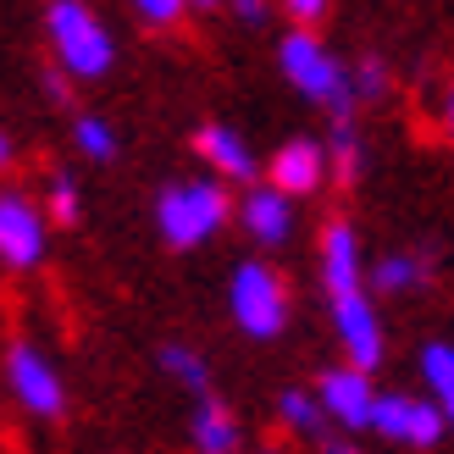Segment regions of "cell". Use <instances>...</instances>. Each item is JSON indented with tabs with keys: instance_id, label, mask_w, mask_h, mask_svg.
<instances>
[{
	"instance_id": "obj_22",
	"label": "cell",
	"mask_w": 454,
	"mask_h": 454,
	"mask_svg": "<svg viewBox=\"0 0 454 454\" xmlns=\"http://www.w3.org/2000/svg\"><path fill=\"white\" fill-rule=\"evenodd\" d=\"M133 12L145 17V28H172V22H184L189 0H133Z\"/></svg>"
},
{
	"instance_id": "obj_9",
	"label": "cell",
	"mask_w": 454,
	"mask_h": 454,
	"mask_svg": "<svg viewBox=\"0 0 454 454\" xmlns=\"http://www.w3.org/2000/svg\"><path fill=\"white\" fill-rule=\"evenodd\" d=\"M316 399L327 404L333 427H344V433H372V411H377V382L366 366H327L316 377Z\"/></svg>"
},
{
	"instance_id": "obj_4",
	"label": "cell",
	"mask_w": 454,
	"mask_h": 454,
	"mask_svg": "<svg viewBox=\"0 0 454 454\" xmlns=\"http://www.w3.org/2000/svg\"><path fill=\"white\" fill-rule=\"evenodd\" d=\"M227 216H233V194L222 177H172L155 194V233L167 239V249H200L211 244Z\"/></svg>"
},
{
	"instance_id": "obj_30",
	"label": "cell",
	"mask_w": 454,
	"mask_h": 454,
	"mask_svg": "<svg viewBox=\"0 0 454 454\" xmlns=\"http://www.w3.org/2000/svg\"><path fill=\"white\" fill-rule=\"evenodd\" d=\"M443 416H449V427H454V399H449V404H443Z\"/></svg>"
},
{
	"instance_id": "obj_21",
	"label": "cell",
	"mask_w": 454,
	"mask_h": 454,
	"mask_svg": "<svg viewBox=\"0 0 454 454\" xmlns=\"http://www.w3.org/2000/svg\"><path fill=\"white\" fill-rule=\"evenodd\" d=\"M355 95L360 100H382V95H388V61H382V56H360L355 61Z\"/></svg>"
},
{
	"instance_id": "obj_20",
	"label": "cell",
	"mask_w": 454,
	"mask_h": 454,
	"mask_svg": "<svg viewBox=\"0 0 454 454\" xmlns=\"http://www.w3.org/2000/svg\"><path fill=\"white\" fill-rule=\"evenodd\" d=\"M44 211H51V222H56V227H78V222H83V194H78V177L56 172V177H51V189H44Z\"/></svg>"
},
{
	"instance_id": "obj_10",
	"label": "cell",
	"mask_w": 454,
	"mask_h": 454,
	"mask_svg": "<svg viewBox=\"0 0 454 454\" xmlns=\"http://www.w3.org/2000/svg\"><path fill=\"white\" fill-rule=\"evenodd\" d=\"M333 177V161H327V139H310V133H300V139H283L278 150H271L266 161V184H278L283 194H316Z\"/></svg>"
},
{
	"instance_id": "obj_19",
	"label": "cell",
	"mask_w": 454,
	"mask_h": 454,
	"mask_svg": "<svg viewBox=\"0 0 454 454\" xmlns=\"http://www.w3.org/2000/svg\"><path fill=\"white\" fill-rule=\"evenodd\" d=\"M416 366H421L427 394H433L438 404H449V399H454V344H443V338H433V344H421Z\"/></svg>"
},
{
	"instance_id": "obj_18",
	"label": "cell",
	"mask_w": 454,
	"mask_h": 454,
	"mask_svg": "<svg viewBox=\"0 0 454 454\" xmlns=\"http://www.w3.org/2000/svg\"><path fill=\"white\" fill-rule=\"evenodd\" d=\"M421 255H404V249H394V255H382L377 266H366V278H372V294H411L416 283H421Z\"/></svg>"
},
{
	"instance_id": "obj_12",
	"label": "cell",
	"mask_w": 454,
	"mask_h": 454,
	"mask_svg": "<svg viewBox=\"0 0 454 454\" xmlns=\"http://www.w3.org/2000/svg\"><path fill=\"white\" fill-rule=\"evenodd\" d=\"M239 227L255 244L278 249L294 233V194H283L278 184H249L244 200H239Z\"/></svg>"
},
{
	"instance_id": "obj_13",
	"label": "cell",
	"mask_w": 454,
	"mask_h": 454,
	"mask_svg": "<svg viewBox=\"0 0 454 454\" xmlns=\"http://www.w3.org/2000/svg\"><path fill=\"white\" fill-rule=\"evenodd\" d=\"M189 443H194V454H239L244 449V427L233 416V404H227L216 388L194 399V411H189Z\"/></svg>"
},
{
	"instance_id": "obj_2",
	"label": "cell",
	"mask_w": 454,
	"mask_h": 454,
	"mask_svg": "<svg viewBox=\"0 0 454 454\" xmlns=\"http://www.w3.org/2000/svg\"><path fill=\"white\" fill-rule=\"evenodd\" d=\"M278 73L300 89V95L310 106H322L327 111V122L333 117H360V95H355V67H344L333 51H327V39L316 34V28H288L278 39Z\"/></svg>"
},
{
	"instance_id": "obj_27",
	"label": "cell",
	"mask_w": 454,
	"mask_h": 454,
	"mask_svg": "<svg viewBox=\"0 0 454 454\" xmlns=\"http://www.w3.org/2000/svg\"><path fill=\"white\" fill-rule=\"evenodd\" d=\"M12 161H17V139L0 128V172H12Z\"/></svg>"
},
{
	"instance_id": "obj_3",
	"label": "cell",
	"mask_w": 454,
	"mask_h": 454,
	"mask_svg": "<svg viewBox=\"0 0 454 454\" xmlns=\"http://www.w3.org/2000/svg\"><path fill=\"white\" fill-rule=\"evenodd\" d=\"M44 39H51V56L73 83H100L117 67V39H111L106 17L83 0H51L44 6Z\"/></svg>"
},
{
	"instance_id": "obj_29",
	"label": "cell",
	"mask_w": 454,
	"mask_h": 454,
	"mask_svg": "<svg viewBox=\"0 0 454 454\" xmlns=\"http://www.w3.org/2000/svg\"><path fill=\"white\" fill-rule=\"evenodd\" d=\"M194 12H216V6H227V0H189Z\"/></svg>"
},
{
	"instance_id": "obj_28",
	"label": "cell",
	"mask_w": 454,
	"mask_h": 454,
	"mask_svg": "<svg viewBox=\"0 0 454 454\" xmlns=\"http://www.w3.org/2000/svg\"><path fill=\"white\" fill-rule=\"evenodd\" d=\"M443 133H449V139H454V83L443 89Z\"/></svg>"
},
{
	"instance_id": "obj_31",
	"label": "cell",
	"mask_w": 454,
	"mask_h": 454,
	"mask_svg": "<svg viewBox=\"0 0 454 454\" xmlns=\"http://www.w3.org/2000/svg\"><path fill=\"white\" fill-rule=\"evenodd\" d=\"M261 454H288V449H261Z\"/></svg>"
},
{
	"instance_id": "obj_6",
	"label": "cell",
	"mask_w": 454,
	"mask_h": 454,
	"mask_svg": "<svg viewBox=\"0 0 454 454\" xmlns=\"http://www.w3.org/2000/svg\"><path fill=\"white\" fill-rule=\"evenodd\" d=\"M6 388L28 416L39 421H61L67 416V382L56 372V360L44 355L28 338H12L6 344Z\"/></svg>"
},
{
	"instance_id": "obj_8",
	"label": "cell",
	"mask_w": 454,
	"mask_h": 454,
	"mask_svg": "<svg viewBox=\"0 0 454 454\" xmlns=\"http://www.w3.org/2000/svg\"><path fill=\"white\" fill-rule=\"evenodd\" d=\"M51 249V211L34 206L22 189L0 194V266L6 271H34Z\"/></svg>"
},
{
	"instance_id": "obj_17",
	"label": "cell",
	"mask_w": 454,
	"mask_h": 454,
	"mask_svg": "<svg viewBox=\"0 0 454 454\" xmlns=\"http://www.w3.org/2000/svg\"><path fill=\"white\" fill-rule=\"evenodd\" d=\"M161 372L177 382L184 394H211V366H206V355L189 349V344H161Z\"/></svg>"
},
{
	"instance_id": "obj_5",
	"label": "cell",
	"mask_w": 454,
	"mask_h": 454,
	"mask_svg": "<svg viewBox=\"0 0 454 454\" xmlns=\"http://www.w3.org/2000/svg\"><path fill=\"white\" fill-rule=\"evenodd\" d=\"M288 283L283 271L271 261H239L233 278H227V316H233V327L244 338H255V344H271V338L288 333Z\"/></svg>"
},
{
	"instance_id": "obj_1",
	"label": "cell",
	"mask_w": 454,
	"mask_h": 454,
	"mask_svg": "<svg viewBox=\"0 0 454 454\" xmlns=\"http://www.w3.org/2000/svg\"><path fill=\"white\" fill-rule=\"evenodd\" d=\"M316 266H322V300H327L338 344H344V360L377 372L382 355H388V338H382V316H377V294H372V278H366V249H360L355 222L338 216V222L322 227Z\"/></svg>"
},
{
	"instance_id": "obj_11",
	"label": "cell",
	"mask_w": 454,
	"mask_h": 454,
	"mask_svg": "<svg viewBox=\"0 0 454 454\" xmlns=\"http://www.w3.org/2000/svg\"><path fill=\"white\" fill-rule=\"evenodd\" d=\"M194 155L211 167V177H222V184H261V161H255V150H249L244 133H233L227 122H206V128H194Z\"/></svg>"
},
{
	"instance_id": "obj_16",
	"label": "cell",
	"mask_w": 454,
	"mask_h": 454,
	"mask_svg": "<svg viewBox=\"0 0 454 454\" xmlns=\"http://www.w3.org/2000/svg\"><path fill=\"white\" fill-rule=\"evenodd\" d=\"M73 145L83 161H95V167H111L122 155V139H117V128H111L100 111H78L73 117Z\"/></svg>"
},
{
	"instance_id": "obj_23",
	"label": "cell",
	"mask_w": 454,
	"mask_h": 454,
	"mask_svg": "<svg viewBox=\"0 0 454 454\" xmlns=\"http://www.w3.org/2000/svg\"><path fill=\"white\" fill-rule=\"evenodd\" d=\"M283 12H288L294 22H305V28H310V22H322V12H327V0H283Z\"/></svg>"
},
{
	"instance_id": "obj_14",
	"label": "cell",
	"mask_w": 454,
	"mask_h": 454,
	"mask_svg": "<svg viewBox=\"0 0 454 454\" xmlns=\"http://www.w3.org/2000/svg\"><path fill=\"white\" fill-rule=\"evenodd\" d=\"M278 421L305 443H322L327 427H333V416H327V404L316 399V388H283L278 394Z\"/></svg>"
},
{
	"instance_id": "obj_24",
	"label": "cell",
	"mask_w": 454,
	"mask_h": 454,
	"mask_svg": "<svg viewBox=\"0 0 454 454\" xmlns=\"http://www.w3.org/2000/svg\"><path fill=\"white\" fill-rule=\"evenodd\" d=\"M44 89H51V100L61 106V100H73V78L61 73V67H51V73H44Z\"/></svg>"
},
{
	"instance_id": "obj_7",
	"label": "cell",
	"mask_w": 454,
	"mask_h": 454,
	"mask_svg": "<svg viewBox=\"0 0 454 454\" xmlns=\"http://www.w3.org/2000/svg\"><path fill=\"white\" fill-rule=\"evenodd\" d=\"M372 433L382 443H404V449H438L449 433V416L443 404L427 394H377V411H372Z\"/></svg>"
},
{
	"instance_id": "obj_25",
	"label": "cell",
	"mask_w": 454,
	"mask_h": 454,
	"mask_svg": "<svg viewBox=\"0 0 454 454\" xmlns=\"http://www.w3.org/2000/svg\"><path fill=\"white\" fill-rule=\"evenodd\" d=\"M227 6H233V17H239V22H261L271 0H227Z\"/></svg>"
},
{
	"instance_id": "obj_15",
	"label": "cell",
	"mask_w": 454,
	"mask_h": 454,
	"mask_svg": "<svg viewBox=\"0 0 454 454\" xmlns=\"http://www.w3.org/2000/svg\"><path fill=\"white\" fill-rule=\"evenodd\" d=\"M327 161H333V184H360V172H366V145H360V122L355 117H333L327 122Z\"/></svg>"
},
{
	"instance_id": "obj_26",
	"label": "cell",
	"mask_w": 454,
	"mask_h": 454,
	"mask_svg": "<svg viewBox=\"0 0 454 454\" xmlns=\"http://www.w3.org/2000/svg\"><path fill=\"white\" fill-rule=\"evenodd\" d=\"M322 454H366L355 438H322Z\"/></svg>"
}]
</instances>
